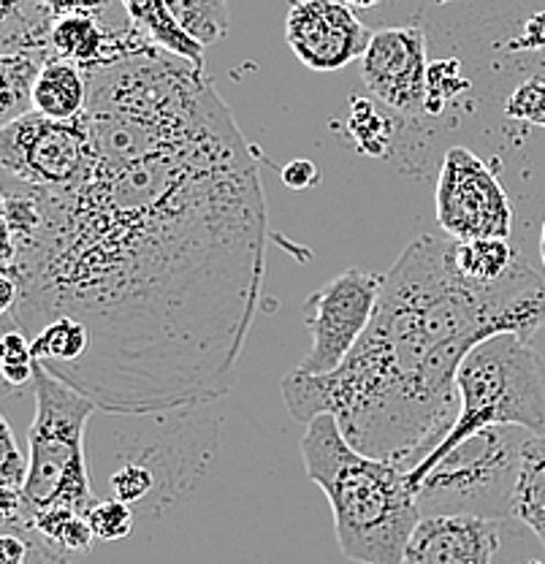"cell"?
Wrapping results in <instances>:
<instances>
[{
    "label": "cell",
    "mask_w": 545,
    "mask_h": 564,
    "mask_svg": "<svg viewBox=\"0 0 545 564\" xmlns=\"http://www.w3.org/2000/svg\"><path fill=\"white\" fill-rule=\"evenodd\" d=\"M41 193V226L3 274L9 315L55 378L109 415L226 397L266 267V198L248 141L96 163Z\"/></svg>",
    "instance_id": "obj_1"
},
{
    "label": "cell",
    "mask_w": 545,
    "mask_h": 564,
    "mask_svg": "<svg viewBox=\"0 0 545 564\" xmlns=\"http://www.w3.org/2000/svg\"><path fill=\"white\" fill-rule=\"evenodd\" d=\"M545 323V282L515 261L502 280L472 282L454 239L418 237L383 280L361 343L331 375L293 369L283 399L296 421L334 415L363 456L410 469L459 419L456 375L475 345L497 334L532 343Z\"/></svg>",
    "instance_id": "obj_2"
},
{
    "label": "cell",
    "mask_w": 545,
    "mask_h": 564,
    "mask_svg": "<svg viewBox=\"0 0 545 564\" xmlns=\"http://www.w3.org/2000/svg\"><path fill=\"white\" fill-rule=\"evenodd\" d=\"M85 117L98 163H133L242 139L204 68L155 44L90 70Z\"/></svg>",
    "instance_id": "obj_3"
},
{
    "label": "cell",
    "mask_w": 545,
    "mask_h": 564,
    "mask_svg": "<svg viewBox=\"0 0 545 564\" xmlns=\"http://www.w3.org/2000/svg\"><path fill=\"white\" fill-rule=\"evenodd\" d=\"M302 458L309 480L331 505L345 560L404 564V551L424 516L400 464L363 456L326 413L304 423Z\"/></svg>",
    "instance_id": "obj_4"
},
{
    "label": "cell",
    "mask_w": 545,
    "mask_h": 564,
    "mask_svg": "<svg viewBox=\"0 0 545 564\" xmlns=\"http://www.w3.org/2000/svg\"><path fill=\"white\" fill-rule=\"evenodd\" d=\"M532 434L524 426L480 429L448 454L404 469L421 516L513 521L515 486Z\"/></svg>",
    "instance_id": "obj_5"
},
{
    "label": "cell",
    "mask_w": 545,
    "mask_h": 564,
    "mask_svg": "<svg viewBox=\"0 0 545 564\" xmlns=\"http://www.w3.org/2000/svg\"><path fill=\"white\" fill-rule=\"evenodd\" d=\"M456 391L461 399L459 419L421 462L448 454L489 426H524L545 437V358L526 339L497 334L475 345L456 375Z\"/></svg>",
    "instance_id": "obj_6"
},
{
    "label": "cell",
    "mask_w": 545,
    "mask_h": 564,
    "mask_svg": "<svg viewBox=\"0 0 545 564\" xmlns=\"http://www.w3.org/2000/svg\"><path fill=\"white\" fill-rule=\"evenodd\" d=\"M36 415L28 432L31 469L22 486L33 513L46 508H74L87 513L96 502L87 469L85 434L98 404L63 383L36 361L33 378Z\"/></svg>",
    "instance_id": "obj_7"
},
{
    "label": "cell",
    "mask_w": 545,
    "mask_h": 564,
    "mask_svg": "<svg viewBox=\"0 0 545 564\" xmlns=\"http://www.w3.org/2000/svg\"><path fill=\"white\" fill-rule=\"evenodd\" d=\"M0 161L6 174L46 191L81 185L98 163L85 115L76 120H50L39 111L3 126Z\"/></svg>",
    "instance_id": "obj_8"
},
{
    "label": "cell",
    "mask_w": 545,
    "mask_h": 564,
    "mask_svg": "<svg viewBox=\"0 0 545 564\" xmlns=\"http://www.w3.org/2000/svg\"><path fill=\"white\" fill-rule=\"evenodd\" d=\"M437 223L456 242L510 239L513 207L494 169L467 147H450L437 174Z\"/></svg>",
    "instance_id": "obj_9"
},
{
    "label": "cell",
    "mask_w": 545,
    "mask_h": 564,
    "mask_svg": "<svg viewBox=\"0 0 545 564\" xmlns=\"http://www.w3.org/2000/svg\"><path fill=\"white\" fill-rule=\"evenodd\" d=\"M385 274L367 269H348L328 280L307 304V328L313 334V348L298 364V372L331 375L345 364L356 345L367 334L383 293Z\"/></svg>",
    "instance_id": "obj_10"
},
{
    "label": "cell",
    "mask_w": 545,
    "mask_h": 564,
    "mask_svg": "<svg viewBox=\"0 0 545 564\" xmlns=\"http://www.w3.org/2000/svg\"><path fill=\"white\" fill-rule=\"evenodd\" d=\"M361 76L369 93L400 117V126L424 128L429 41L418 22L374 31L361 57Z\"/></svg>",
    "instance_id": "obj_11"
},
{
    "label": "cell",
    "mask_w": 545,
    "mask_h": 564,
    "mask_svg": "<svg viewBox=\"0 0 545 564\" xmlns=\"http://www.w3.org/2000/svg\"><path fill=\"white\" fill-rule=\"evenodd\" d=\"M285 41L309 70H339L361 61L372 33L342 0H291Z\"/></svg>",
    "instance_id": "obj_12"
},
{
    "label": "cell",
    "mask_w": 545,
    "mask_h": 564,
    "mask_svg": "<svg viewBox=\"0 0 545 564\" xmlns=\"http://www.w3.org/2000/svg\"><path fill=\"white\" fill-rule=\"evenodd\" d=\"M500 551V521L478 516H424L404 551V564H491Z\"/></svg>",
    "instance_id": "obj_13"
},
{
    "label": "cell",
    "mask_w": 545,
    "mask_h": 564,
    "mask_svg": "<svg viewBox=\"0 0 545 564\" xmlns=\"http://www.w3.org/2000/svg\"><path fill=\"white\" fill-rule=\"evenodd\" d=\"M152 44L137 25L111 28L96 17H61L50 28V46L57 57L76 63V66L96 70L126 61L133 52Z\"/></svg>",
    "instance_id": "obj_14"
},
{
    "label": "cell",
    "mask_w": 545,
    "mask_h": 564,
    "mask_svg": "<svg viewBox=\"0 0 545 564\" xmlns=\"http://www.w3.org/2000/svg\"><path fill=\"white\" fill-rule=\"evenodd\" d=\"M90 104V70L52 55L33 85V111L50 120H76Z\"/></svg>",
    "instance_id": "obj_15"
},
{
    "label": "cell",
    "mask_w": 545,
    "mask_h": 564,
    "mask_svg": "<svg viewBox=\"0 0 545 564\" xmlns=\"http://www.w3.org/2000/svg\"><path fill=\"white\" fill-rule=\"evenodd\" d=\"M55 55L52 46H3L0 55V122L20 120L33 111V85Z\"/></svg>",
    "instance_id": "obj_16"
},
{
    "label": "cell",
    "mask_w": 545,
    "mask_h": 564,
    "mask_svg": "<svg viewBox=\"0 0 545 564\" xmlns=\"http://www.w3.org/2000/svg\"><path fill=\"white\" fill-rule=\"evenodd\" d=\"M128 20L142 31L155 46L166 50L168 55L182 57L193 66L204 68V46L193 41L174 20L166 0H120Z\"/></svg>",
    "instance_id": "obj_17"
},
{
    "label": "cell",
    "mask_w": 545,
    "mask_h": 564,
    "mask_svg": "<svg viewBox=\"0 0 545 564\" xmlns=\"http://www.w3.org/2000/svg\"><path fill=\"white\" fill-rule=\"evenodd\" d=\"M513 521L530 529L545 549V437L532 434L513 497Z\"/></svg>",
    "instance_id": "obj_18"
},
{
    "label": "cell",
    "mask_w": 545,
    "mask_h": 564,
    "mask_svg": "<svg viewBox=\"0 0 545 564\" xmlns=\"http://www.w3.org/2000/svg\"><path fill=\"white\" fill-rule=\"evenodd\" d=\"M33 532L46 549L55 556H61L63 562L72 560V556L90 554L92 543H96V534H92L87 513L74 508H46L39 510L36 519H33Z\"/></svg>",
    "instance_id": "obj_19"
},
{
    "label": "cell",
    "mask_w": 545,
    "mask_h": 564,
    "mask_svg": "<svg viewBox=\"0 0 545 564\" xmlns=\"http://www.w3.org/2000/svg\"><path fill=\"white\" fill-rule=\"evenodd\" d=\"M454 261L459 272L472 282H497L515 267V250L508 239H470V242H456L454 239Z\"/></svg>",
    "instance_id": "obj_20"
},
{
    "label": "cell",
    "mask_w": 545,
    "mask_h": 564,
    "mask_svg": "<svg viewBox=\"0 0 545 564\" xmlns=\"http://www.w3.org/2000/svg\"><path fill=\"white\" fill-rule=\"evenodd\" d=\"M394 120L369 98H353L348 106V137L361 155L385 158L394 150Z\"/></svg>",
    "instance_id": "obj_21"
},
{
    "label": "cell",
    "mask_w": 545,
    "mask_h": 564,
    "mask_svg": "<svg viewBox=\"0 0 545 564\" xmlns=\"http://www.w3.org/2000/svg\"><path fill=\"white\" fill-rule=\"evenodd\" d=\"M177 25L207 50L228 33V0H166Z\"/></svg>",
    "instance_id": "obj_22"
},
{
    "label": "cell",
    "mask_w": 545,
    "mask_h": 564,
    "mask_svg": "<svg viewBox=\"0 0 545 564\" xmlns=\"http://www.w3.org/2000/svg\"><path fill=\"white\" fill-rule=\"evenodd\" d=\"M0 375H3V383L11 391H22V388L31 386L36 378V356H33L31 337H28L22 328L14 332H6L0 339Z\"/></svg>",
    "instance_id": "obj_23"
},
{
    "label": "cell",
    "mask_w": 545,
    "mask_h": 564,
    "mask_svg": "<svg viewBox=\"0 0 545 564\" xmlns=\"http://www.w3.org/2000/svg\"><path fill=\"white\" fill-rule=\"evenodd\" d=\"M87 521H90L92 534L98 540L117 543V540L131 538L133 524H137V513H133L131 505L120 502L115 497H103L96 499L92 508L87 510Z\"/></svg>",
    "instance_id": "obj_24"
},
{
    "label": "cell",
    "mask_w": 545,
    "mask_h": 564,
    "mask_svg": "<svg viewBox=\"0 0 545 564\" xmlns=\"http://www.w3.org/2000/svg\"><path fill=\"white\" fill-rule=\"evenodd\" d=\"M39 9L50 17L52 22L61 17H96V20L107 22L111 28H131L133 22L128 20L126 9L120 0H36Z\"/></svg>",
    "instance_id": "obj_25"
},
{
    "label": "cell",
    "mask_w": 545,
    "mask_h": 564,
    "mask_svg": "<svg viewBox=\"0 0 545 564\" xmlns=\"http://www.w3.org/2000/svg\"><path fill=\"white\" fill-rule=\"evenodd\" d=\"M505 117L524 128L545 131V76H530L505 98Z\"/></svg>",
    "instance_id": "obj_26"
},
{
    "label": "cell",
    "mask_w": 545,
    "mask_h": 564,
    "mask_svg": "<svg viewBox=\"0 0 545 564\" xmlns=\"http://www.w3.org/2000/svg\"><path fill=\"white\" fill-rule=\"evenodd\" d=\"M28 469H31V454L20 448L9 421L3 419L0 421V486L22 491L28 480Z\"/></svg>",
    "instance_id": "obj_27"
},
{
    "label": "cell",
    "mask_w": 545,
    "mask_h": 564,
    "mask_svg": "<svg viewBox=\"0 0 545 564\" xmlns=\"http://www.w3.org/2000/svg\"><path fill=\"white\" fill-rule=\"evenodd\" d=\"M46 545H41L36 532H20V529H6L0 538V564H31V556L46 554Z\"/></svg>",
    "instance_id": "obj_28"
},
{
    "label": "cell",
    "mask_w": 545,
    "mask_h": 564,
    "mask_svg": "<svg viewBox=\"0 0 545 564\" xmlns=\"http://www.w3.org/2000/svg\"><path fill=\"white\" fill-rule=\"evenodd\" d=\"M280 180H283L285 187L302 193V191H309V187L318 185L320 172L313 161H307V158H298V161H291L288 166L280 172Z\"/></svg>",
    "instance_id": "obj_29"
},
{
    "label": "cell",
    "mask_w": 545,
    "mask_h": 564,
    "mask_svg": "<svg viewBox=\"0 0 545 564\" xmlns=\"http://www.w3.org/2000/svg\"><path fill=\"white\" fill-rule=\"evenodd\" d=\"M342 3L350 6L353 11H369V9H374V6L383 3V0H342Z\"/></svg>",
    "instance_id": "obj_30"
},
{
    "label": "cell",
    "mask_w": 545,
    "mask_h": 564,
    "mask_svg": "<svg viewBox=\"0 0 545 564\" xmlns=\"http://www.w3.org/2000/svg\"><path fill=\"white\" fill-rule=\"evenodd\" d=\"M524 564H545V562H541V560H532V562H524Z\"/></svg>",
    "instance_id": "obj_31"
}]
</instances>
